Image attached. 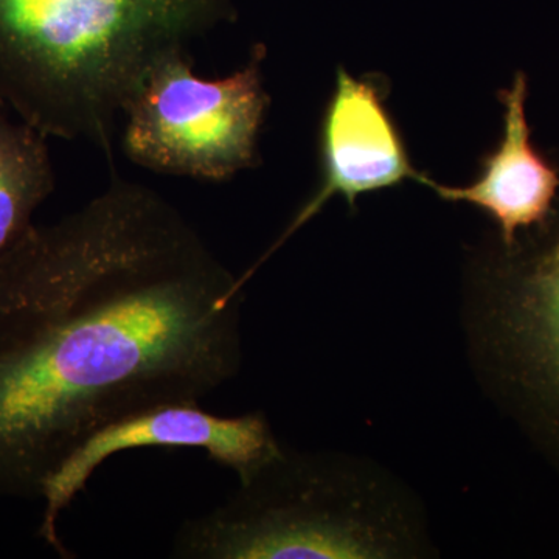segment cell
<instances>
[{"mask_svg": "<svg viewBox=\"0 0 559 559\" xmlns=\"http://www.w3.org/2000/svg\"><path fill=\"white\" fill-rule=\"evenodd\" d=\"M528 79L516 72L507 90L499 92L503 105V135L498 148L481 160L476 182L466 187L441 186L429 176L421 186L441 200L466 202L484 210L499 226V240L510 245L520 230L543 223L559 193V170L532 145L527 121Z\"/></svg>", "mask_w": 559, "mask_h": 559, "instance_id": "8", "label": "cell"}, {"mask_svg": "<svg viewBox=\"0 0 559 559\" xmlns=\"http://www.w3.org/2000/svg\"><path fill=\"white\" fill-rule=\"evenodd\" d=\"M231 20L229 0H0V106L109 156L150 73Z\"/></svg>", "mask_w": 559, "mask_h": 559, "instance_id": "2", "label": "cell"}, {"mask_svg": "<svg viewBox=\"0 0 559 559\" xmlns=\"http://www.w3.org/2000/svg\"><path fill=\"white\" fill-rule=\"evenodd\" d=\"M322 183L314 197L290 221L288 229L242 277L248 282L264 260L285 245L323 205L341 194L355 205L360 194L399 186L404 180L421 182L425 173L415 170L403 135L384 103V87L373 79H356L337 69L336 84L320 124Z\"/></svg>", "mask_w": 559, "mask_h": 559, "instance_id": "7", "label": "cell"}, {"mask_svg": "<svg viewBox=\"0 0 559 559\" xmlns=\"http://www.w3.org/2000/svg\"><path fill=\"white\" fill-rule=\"evenodd\" d=\"M264 58L259 44L245 68L219 80L194 75L187 53L162 61L124 112V156L145 170L204 182H224L253 167L270 106Z\"/></svg>", "mask_w": 559, "mask_h": 559, "instance_id": "5", "label": "cell"}, {"mask_svg": "<svg viewBox=\"0 0 559 559\" xmlns=\"http://www.w3.org/2000/svg\"><path fill=\"white\" fill-rule=\"evenodd\" d=\"M140 448L202 450L213 462L237 471L240 479L282 450L270 423L260 414L219 417L201 411L198 404L179 403L120 419L92 433L44 485L39 538L62 558L68 557L58 533L62 511L106 459Z\"/></svg>", "mask_w": 559, "mask_h": 559, "instance_id": "6", "label": "cell"}, {"mask_svg": "<svg viewBox=\"0 0 559 559\" xmlns=\"http://www.w3.org/2000/svg\"><path fill=\"white\" fill-rule=\"evenodd\" d=\"M242 283L157 191L114 176L0 257V496L35 499L83 441L237 374Z\"/></svg>", "mask_w": 559, "mask_h": 559, "instance_id": "1", "label": "cell"}, {"mask_svg": "<svg viewBox=\"0 0 559 559\" xmlns=\"http://www.w3.org/2000/svg\"><path fill=\"white\" fill-rule=\"evenodd\" d=\"M476 305L500 395L559 465V193L543 223L481 253Z\"/></svg>", "mask_w": 559, "mask_h": 559, "instance_id": "4", "label": "cell"}, {"mask_svg": "<svg viewBox=\"0 0 559 559\" xmlns=\"http://www.w3.org/2000/svg\"><path fill=\"white\" fill-rule=\"evenodd\" d=\"M384 528L367 511H348L344 481L319 459L280 450L230 499L186 521L173 551L186 559L380 558L396 550Z\"/></svg>", "mask_w": 559, "mask_h": 559, "instance_id": "3", "label": "cell"}, {"mask_svg": "<svg viewBox=\"0 0 559 559\" xmlns=\"http://www.w3.org/2000/svg\"><path fill=\"white\" fill-rule=\"evenodd\" d=\"M46 135L0 106V257L33 226V215L55 190Z\"/></svg>", "mask_w": 559, "mask_h": 559, "instance_id": "9", "label": "cell"}]
</instances>
